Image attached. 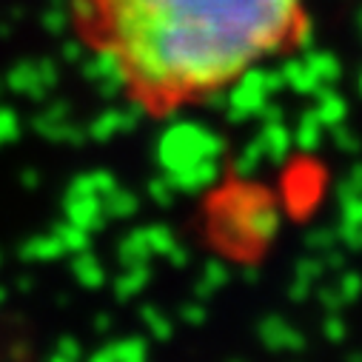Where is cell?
Returning <instances> with one entry per match:
<instances>
[{
	"label": "cell",
	"mask_w": 362,
	"mask_h": 362,
	"mask_svg": "<svg viewBox=\"0 0 362 362\" xmlns=\"http://www.w3.org/2000/svg\"><path fill=\"white\" fill-rule=\"evenodd\" d=\"M49 362H74V359H69V356H63V354H60V351H54V354H52V359H49Z\"/></svg>",
	"instance_id": "obj_23"
},
{
	"label": "cell",
	"mask_w": 362,
	"mask_h": 362,
	"mask_svg": "<svg viewBox=\"0 0 362 362\" xmlns=\"http://www.w3.org/2000/svg\"><path fill=\"white\" fill-rule=\"evenodd\" d=\"M66 254V245L60 240L57 231H49V234H37V237H29L23 245H21V257L29 259V262H49V259H57Z\"/></svg>",
	"instance_id": "obj_5"
},
{
	"label": "cell",
	"mask_w": 362,
	"mask_h": 362,
	"mask_svg": "<svg viewBox=\"0 0 362 362\" xmlns=\"http://www.w3.org/2000/svg\"><path fill=\"white\" fill-rule=\"evenodd\" d=\"M151 257H154V248H151L148 226H146V228H134L132 234L123 237V243H120V262H123V265L148 262Z\"/></svg>",
	"instance_id": "obj_6"
},
{
	"label": "cell",
	"mask_w": 362,
	"mask_h": 362,
	"mask_svg": "<svg viewBox=\"0 0 362 362\" xmlns=\"http://www.w3.org/2000/svg\"><path fill=\"white\" fill-rule=\"evenodd\" d=\"M226 280H228L226 268H223L220 262H209V265L203 268V277L197 280V300H200V297H211L214 291H220V288L226 286Z\"/></svg>",
	"instance_id": "obj_11"
},
{
	"label": "cell",
	"mask_w": 362,
	"mask_h": 362,
	"mask_svg": "<svg viewBox=\"0 0 362 362\" xmlns=\"http://www.w3.org/2000/svg\"><path fill=\"white\" fill-rule=\"evenodd\" d=\"M103 206H106L109 220H129V217L137 211V197L115 189V192H109V194L103 197Z\"/></svg>",
	"instance_id": "obj_10"
},
{
	"label": "cell",
	"mask_w": 362,
	"mask_h": 362,
	"mask_svg": "<svg viewBox=\"0 0 362 362\" xmlns=\"http://www.w3.org/2000/svg\"><path fill=\"white\" fill-rule=\"evenodd\" d=\"M339 294H342V300L345 303H351L356 294H362V280H359V274H342V280H339Z\"/></svg>",
	"instance_id": "obj_14"
},
{
	"label": "cell",
	"mask_w": 362,
	"mask_h": 362,
	"mask_svg": "<svg viewBox=\"0 0 362 362\" xmlns=\"http://www.w3.org/2000/svg\"><path fill=\"white\" fill-rule=\"evenodd\" d=\"M325 334L331 342H339L345 337V322L339 317V311H328V320H325Z\"/></svg>",
	"instance_id": "obj_16"
},
{
	"label": "cell",
	"mask_w": 362,
	"mask_h": 362,
	"mask_svg": "<svg viewBox=\"0 0 362 362\" xmlns=\"http://www.w3.org/2000/svg\"><path fill=\"white\" fill-rule=\"evenodd\" d=\"M57 351H60L63 356L74 359V362H80V359H83V348H80V342H77L74 337H63V339L57 342Z\"/></svg>",
	"instance_id": "obj_18"
},
{
	"label": "cell",
	"mask_w": 362,
	"mask_h": 362,
	"mask_svg": "<svg viewBox=\"0 0 362 362\" xmlns=\"http://www.w3.org/2000/svg\"><path fill=\"white\" fill-rule=\"evenodd\" d=\"M339 240H342L348 248H362V223H342Z\"/></svg>",
	"instance_id": "obj_15"
},
{
	"label": "cell",
	"mask_w": 362,
	"mask_h": 362,
	"mask_svg": "<svg viewBox=\"0 0 362 362\" xmlns=\"http://www.w3.org/2000/svg\"><path fill=\"white\" fill-rule=\"evenodd\" d=\"M52 231H57L60 234V240H63V245H66V251H74V254H80V251H88V231L86 228H80V226H74V223H57Z\"/></svg>",
	"instance_id": "obj_12"
},
{
	"label": "cell",
	"mask_w": 362,
	"mask_h": 362,
	"mask_svg": "<svg viewBox=\"0 0 362 362\" xmlns=\"http://www.w3.org/2000/svg\"><path fill=\"white\" fill-rule=\"evenodd\" d=\"M69 15L140 115L226 98L311 37L308 0H69Z\"/></svg>",
	"instance_id": "obj_1"
},
{
	"label": "cell",
	"mask_w": 362,
	"mask_h": 362,
	"mask_svg": "<svg viewBox=\"0 0 362 362\" xmlns=\"http://www.w3.org/2000/svg\"><path fill=\"white\" fill-rule=\"evenodd\" d=\"M143 322L148 325V331H151L157 339H168V337H171V322L163 317V311H157V308H143Z\"/></svg>",
	"instance_id": "obj_13"
},
{
	"label": "cell",
	"mask_w": 362,
	"mask_h": 362,
	"mask_svg": "<svg viewBox=\"0 0 362 362\" xmlns=\"http://www.w3.org/2000/svg\"><path fill=\"white\" fill-rule=\"evenodd\" d=\"M231 362H240V359H231Z\"/></svg>",
	"instance_id": "obj_25"
},
{
	"label": "cell",
	"mask_w": 362,
	"mask_h": 362,
	"mask_svg": "<svg viewBox=\"0 0 362 362\" xmlns=\"http://www.w3.org/2000/svg\"><path fill=\"white\" fill-rule=\"evenodd\" d=\"M71 271H74L77 283H80V286H86V288H100V286L106 283V271H103L100 259H98V257H92L88 251H80V254L74 257Z\"/></svg>",
	"instance_id": "obj_9"
},
{
	"label": "cell",
	"mask_w": 362,
	"mask_h": 362,
	"mask_svg": "<svg viewBox=\"0 0 362 362\" xmlns=\"http://www.w3.org/2000/svg\"><path fill=\"white\" fill-rule=\"evenodd\" d=\"M259 339L274 351H300L303 348V334L297 328H291L283 317H265L259 322Z\"/></svg>",
	"instance_id": "obj_4"
},
{
	"label": "cell",
	"mask_w": 362,
	"mask_h": 362,
	"mask_svg": "<svg viewBox=\"0 0 362 362\" xmlns=\"http://www.w3.org/2000/svg\"><path fill=\"white\" fill-rule=\"evenodd\" d=\"M4 303H6V291H4V288H0V305H4Z\"/></svg>",
	"instance_id": "obj_24"
},
{
	"label": "cell",
	"mask_w": 362,
	"mask_h": 362,
	"mask_svg": "<svg viewBox=\"0 0 362 362\" xmlns=\"http://www.w3.org/2000/svg\"><path fill=\"white\" fill-rule=\"evenodd\" d=\"M183 320L192 322V325H197V322L206 320V308L200 303H189V305H183Z\"/></svg>",
	"instance_id": "obj_19"
},
{
	"label": "cell",
	"mask_w": 362,
	"mask_h": 362,
	"mask_svg": "<svg viewBox=\"0 0 362 362\" xmlns=\"http://www.w3.org/2000/svg\"><path fill=\"white\" fill-rule=\"evenodd\" d=\"M106 328H112V320H109V314H100L98 317V331H106Z\"/></svg>",
	"instance_id": "obj_21"
},
{
	"label": "cell",
	"mask_w": 362,
	"mask_h": 362,
	"mask_svg": "<svg viewBox=\"0 0 362 362\" xmlns=\"http://www.w3.org/2000/svg\"><path fill=\"white\" fill-rule=\"evenodd\" d=\"M151 277V271H148V262H137V265H123V274L115 280V294L120 300H129L134 294H140L146 288Z\"/></svg>",
	"instance_id": "obj_8"
},
{
	"label": "cell",
	"mask_w": 362,
	"mask_h": 362,
	"mask_svg": "<svg viewBox=\"0 0 362 362\" xmlns=\"http://www.w3.org/2000/svg\"><path fill=\"white\" fill-rule=\"evenodd\" d=\"M18 288H21V291H29V288H32V280H29V277H21V280H18Z\"/></svg>",
	"instance_id": "obj_22"
},
{
	"label": "cell",
	"mask_w": 362,
	"mask_h": 362,
	"mask_svg": "<svg viewBox=\"0 0 362 362\" xmlns=\"http://www.w3.org/2000/svg\"><path fill=\"white\" fill-rule=\"evenodd\" d=\"M23 186H26V189H35V186H37V174H35V171H26V174H23Z\"/></svg>",
	"instance_id": "obj_20"
},
{
	"label": "cell",
	"mask_w": 362,
	"mask_h": 362,
	"mask_svg": "<svg viewBox=\"0 0 362 362\" xmlns=\"http://www.w3.org/2000/svg\"><path fill=\"white\" fill-rule=\"evenodd\" d=\"M174 183L168 180V183H151V197L160 203V206H168L171 200H174Z\"/></svg>",
	"instance_id": "obj_17"
},
{
	"label": "cell",
	"mask_w": 362,
	"mask_h": 362,
	"mask_svg": "<svg viewBox=\"0 0 362 362\" xmlns=\"http://www.w3.org/2000/svg\"><path fill=\"white\" fill-rule=\"evenodd\" d=\"M88 362H146V345L143 339H120L92 354Z\"/></svg>",
	"instance_id": "obj_7"
},
{
	"label": "cell",
	"mask_w": 362,
	"mask_h": 362,
	"mask_svg": "<svg viewBox=\"0 0 362 362\" xmlns=\"http://www.w3.org/2000/svg\"><path fill=\"white\" fill-rule=\"evenodd\" d=\"M63 209H66V220L86 228L88 234L103 228V223L109 220L106 214V206H103V194L98 192L95 186V177H80L69 186L66 192V200H63Z\"/></svg>",
	"instance_id": "obj_3"
},
{
	"label": "cell",
	"mask_w": 362,
	"mask_h": 362,
	"mask_svg": "<svg viewBox=\"0 0 362 362\" xmlns=\"http://www.w3.org/2000/svg\"><path fill=\"white\" fill-rule=\"evenodd\" d=\"M211 237L231 254H251L268 245L280 231V209L265 189L237 177L231 186L214 194L211 206Z\"/></svg>",
	"instance_id": "obj_2"
}]
</instances>
